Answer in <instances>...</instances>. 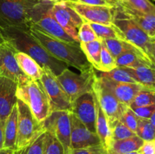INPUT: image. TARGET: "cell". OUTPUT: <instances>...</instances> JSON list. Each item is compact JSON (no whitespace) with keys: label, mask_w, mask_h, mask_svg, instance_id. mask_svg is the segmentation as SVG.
I'll list each match as a JSON object with an SVG mask.
<instances>
[{"label":"cell","mask_w":155,"mask_h":154,"mask_svg":"<svg viewBox=\"0 0 155 154\" xmlns=\"http://www.w3.org/2000/svg\"><path fill=\"white\" fill-rule=\"evenodd\" d=\"M138 152L142 154H155V139L144 141Z\"/></svg>","instance_id":"41"},{"label":"cell","mask_w":155,"mask_h":154,"mask_svg":"<svg viewBox=\"0 0 155 154\" xmlns=\"http://www.w3.org/2000/svg\"><path fill=\"white\" fill-rule=\"evenodd\" d=\"M131 109L139 118L149 119L152 116L153 113L155 111V104L145 106V107H134V108Z\"/></svg>","instance_id":"40"},{"label":"cell","mask_w":155,"mask_h":154,"mask_svg":"<svg viewBox=\"0 0 155 154\" xmlns=\"http://www.w3.org/2000/svg\"><path fill=\"white\" fill-rule=\"evenodd\" d=\"M15 58L22 72L32 80H39L42 77L43 68L30 56L23 51H18Z\"/></svg>","instance_id":"22"},{"label":"cell","mask_w":155,"mask_h":154,"mask_svg":"<svg viewBox=\"0 0 155 154\" xmlns=\"http://www.w3.org/2000/svg\"><path fill=\"white\" fill-rule=\"evenodd\" d=\"M136 134L144 141L155 139V129L149 119L139 118Z\"/></svg>","instance_id":"32"},{"label":"cell","mask_w":155,"mask_h":154,"mask_svg":"<svg viewBox=\"0 0 155 154\" xmlns=\"http://www.w3.org/2000/svg\"><path fill=\"white\" fill-rule=\"evenodd\" d=\"M104 1L107 2L108 4H110V5H112V6H114L117 3V0H104Z\"/></svg>","instance_id":"48"},{"label":"cell","mask_w":155,"mask_h":154,"mask_svg":"<svg viewBox=\"0 0 155 154\" xmlns=\"http://www.w3.org/2000/svg\"><path fill=\"white\" fill-rule=\"evenodd\" d=\"M96 107V119H95V133L98 136L101 145L107 149L111 142V130L110 124L95 98Z\"/></svg>","instance_id":"21"},{"label":"cell","mask_w":155,"mask_h":154,"mask_svg":"<svg viewBox=\"0 0 155 154\" xmlns=\"http://www.w3.org/2000/svg\"><path fill=\"white\" fill-rule=\"evenodd\" d=\"M4 39H5V38H4V36H2V34H0V43H1V42H2Z\"/></svg>","instance_id":"50"},{"label":"cell","mask_w":155,"mask_h":154,"mask_svg":"<svg viewBox=\"0 0 155 154\" xmlns=\"http://www.w3.org/2000/svg\"><path fill=\"white\" fill-rule=\"evenodd\" d=\"M98 74L117 83H138L124 67L117 66L111 71L107 72H99Z\"/></svg>","instance_id":"29"},{"label":"cell","mask_w":155,"mask_h":154,"mask_svg":"<svg viewBox=\"0 0 155 154\" xmlns=\"http://www.w3.org/2000/svg\"><path fill=\"white\" fill-rule=\"evenodd\" d=\"M96 75L103 85L114 94L118 101L127 107H130L137 94L141 90L147 88L139 83L115 82L101 76L99 74H97V72Z\"/></svg>","instance_id":"16"},{"label":"cell","mask_w":155,"mask_h":154,"mask_svg":"<svg viewBox=\"0 0 155 154\" xmlns=\"http://www.w3.org/2000/svg\"><path fill=\"white\" fill-rule=\"evenodd\" d=\"M51 2H52L53 3H55V2H58L62 1V0H50Z\"/></svg>","instance_id":"51"},{"label":"cell","mask_w":155,"mask_h":154,"mask_svg":"<svg viewBox=\"0 0 155 154\" xmlns=\"http://www.w3.org/2000/svg\"><path fill=\"white\" fill-rule=\"evenodd\" d=\"M143 143L144 140L138 137L137 135H135L129 138L124 139V140H112L107 149H110L117 154L137 152L140 149Z\"/></svg>","instance_id":"25"},{"label":"cell","mask_w":155,"mask_h":154,"mask_svg":"<svg viewBox=\"0 0 155 154\" xmlns=\"http://www.w3.org/2000/svg\"><path fill=\"white\" fill-rule=\"evenodd\" d=\"M0 34H2V33H1V31H0Z\"/></svg>","instance_id":"54"},{"label":"cell","mask_w":155,"mask_h":154,"mask_svg":"<svg viewBox=\"0 0 155 154\" xmlns=\"http://www.w3.org/2000/svg\"><path fill=\"white\" fill-rule=\"evenodd\" d=\"M154 1H155V0H154Z\"/></svg>","instance_id":"57"},{"label":"cell","mask_w":155,"mask_h":154,"mask_svg":"<svg viewBox=\"0 0 155 154\" xmlns=\"http://www.w3.org/2000/svg\"><path fill=\"white\" fill-rule=\"evenodd\" d=\"M43 154H64L61 143L48 131L45 134Z\"/></svg>","instance_id":"34"},{"label":"cell","mask_w":155,"mask_h":154,"mask_svg":"<svg viewBox=\"0 0 155 154\" xmlns=\"http://www.w3.org/2000/svg\"><path fill=\"white\" fill-rule=\"evenodd\" d=\"M4 146V124L0 119V149H3Z\"/></svg>","instance_id":"43"},{"label":"cell","mask_w":155,"mask_h":154,"mask_svg":"<svg viewBox=\"0 0 155 154\" xmlns=\"http://www.w3.org/2000/svg\"><path fill=\"white\" fill-rule=\"evenodd\" d=\"M149 120L151 121V124H152L153 126H154V129H155V111L154 112V113H153L152 116H151V118H150V119H149Z\"/></svg>","instance_id":"47"},{"label":"cell","mask_w":155,"mask_h":154,"mask_svg":"<svg viewBox=\"0 0 155 154\" xmlns=\"http://www.w3.org/2000/svg\"><path fill=\"white\" fill-rule=\"evenodd\" d=\"M51 8H50L46 11L44 12L34 24H36L40 30L45 32V33L56 39L68 42V43L80 44V42H76L69 35L67 34L66 32L60 26V24L56 21V20L51 14Z\"/></svg>","instance_id":"18"},{"label":"cell","mask_w":155,"mask_h":154,"mask_svg":"<svg viewBox=\"0 0 155 154\" xmlns=\"http://www.w3.org/2000/svg\"><path fill=\"white\" fill-rule=\"evenodd\" d=\"M107 154H117V153H115V152H113V151L110 150V149H107Z\"/></svg>","instance_id":"49"},{"label":"cell","mask_w":155,"mask_h":154,"mask_svg":"<svg viewBox=\"0 0 155 154\" xmlns=\"http://www.w3.org/2000/svg\"><path fill=\"white\" fill-rule=\"evenodd\" d=\"M106 47L115 59L126 51L138 48L127 41L121 39H108L103 40Z\"/></svg>","instance_id":"27"},{"label":"cell","mask_w":155,"mask_h":154,"mask_svg":"<svg viewBox=\"0 0 155 154\" xmlns=\"http://www.w3.org/2000/svg\"><path fill=\"white\" fill-rule=\"evenodd\" d=\"M152 104H155V89L145 88L137 94L130 107L134 108Z\"/></svg>","instance_id":"31"},{"label":"cell","mask_w":155,"mask_h":154,"mask_svg":"<svg viewBox=\"0 0 155 154\" xmlns=\"http://www.w3.org/2000/svg\"><path fill=\"white\" fill-rule=\"evenodd\" d=\"M28 147V146H27ZM27 147L24 148L22 149H18V150H15V154H27Z\"/></svg>","instance_id":"46"},{"label":"cell","mask_w":155,"mask_h":154,"mask_svg":"<svg viewBox=\"0 0 155 154\" xmlns=\"http://www.w3.org/2000/svg\"><path fill=\"white\" fill-rule=\"evenodd\" d=\"M66 1H74L78 2L83 3V4L87 5H106V6H112L110 4L105 2L104 0H66Z\"/></svg>","instance_id":"42"},{"label":"cell","mask_w":155,"mask_h":154,"mask_svg":"<svg viewBox=\"0 0 155 154\" xmlns=\"http://www.w3.org/2000/svg\"><path fill=\"white\" fill-rule=\"evenodd\" d=\"M110 130H111L112 140H124V139H127L136 135V133L131 131L128 127L126 126L120 120L115 122L110 127Z\"/></svg>","instance_id":"35"},{"label":"cell","mask_w":155,"mask_h":154,"mask_svg":"<svg viewBox=\"0 0 155 154\" xmlns=\"http://www.w3.org/2000/svg\"><path fill=\"white\" fill-rule=\"evenodd\" d=\"M124 68L138 83L149 88L155 89V68L146 66Z\"/></svg>","instance_id":"24"},{"label":"cell","mask_w":155,"mask_h":154,"mask_svg":"<svg viewBox=\"0 0 155 154\" xmlns=\"http://www.w3.org/2000/svg\"><path fill=\"white\" fill-rule=\"evenodd\" d=\"M154 39H155V36H154Z\"/></svg>","instance_id":"56"},{"label":"cell","mask_w":155,"mask_h":154,"mask_svg":"<svg viewBox=\"0 0 155 154\" xmlns=\"http://www.w3.org/2000/svg\"><path fill=\"white\" fill-rule=\"evenodd\" d=\"M66 2L81 17L84 22L106 26L113 24L114 6L87 5L74 1Z\"/></svg>","instance_id":"13"},{"label":"cell","mask_w":155,"mask_h":154,"mask_svg":"<svg viewBox=\"0 0 155 154\" xmlns=\"http://www.w3.org/2000/svg\"><path fill=\"white\" fill-rule=\"evenodd\" d=\"M51 14L61 27L73 39L79 42L78 31L84 21L68 4L66 1L55 2L51 8Z\"/></svg>","instance_id":"12"},{"label":"cell","mask_w":155,"mask_h":154,"mask_svg":"<svg viewBox=\"0 0 155 154\" xmlns=\"http://www.w3.org/2000/svg\"><path fill=\"white\" fill-rule=\"evenodd\" d=\"M18 107V136L16 150L27 147L42 133L45 132L42 124L38 122L28 106L21 100H17Z\"/></svg>","instance_id":"6"},{"label":"cell","mask_w":155,"mask_h":154,"mask_svg":"<svg viewBox=\"0 0 155 154\" xmlns=\"http://www.w3.org/2000/svg\"><path fill=\"white\" fill-rule=\"evenodd\" d=\"M17 136H18V107L17 105H15L5 122L3 148L16 150Z\"/></svg>","instance_id":"23"},{"label":"cell","mask_w":155,"mask_h":154,"mask_svg":"<svg viewBox=\"0 0 155 154\" xmlns=\"http://www.w3.org/2000/svg\"><path fill=\"white\" fill-rule=\"evenodd\" d=\"M92 92L105 114L110 124V127H111L115 122L119 120L128 107L118 101L114 94L103 85L97 75H95V81L92 85Z\"/></svg>","instance_id":"9"},{"label":"cell","mask_w":155,"mask_h":154,"mask_svg":"<svg viewBox=\"0 0 155 154\" xmlns=\"http://www.w3.org/2000/svg\"><path fill=\"white\" fill-rule=\"evenodd\" d=\"M116 67H117L116 59L110 54L103 40H101V62H100L99 72H107L111 71L112 69H115Z\"/></svg>","instance_id":"33"},{"label":"cell","mask_w":155,"mask_h":154,"mask_svg":"<svg viewBox=\"0 0 155 154\" xmlns=\"http://www.w3.org/2000/svg\"><path fill=\"white\" fill-rule=\"evenodd\" d=\"M28 33L49 53L58 60L66 63L68 66L84 71L92 67L86 59L80 44L68 43L49 36L33 24Z\"/></svg>","instance_id":"2"},{"label":"cell","mask_w":155,"mask_h":154,"mask_svg":"<svg viewBox=\"0 0 155 154\" xmlns=\"http://www.w3.org/2000/svg\"><path fill=\"white\" fill-rule=\"evenodd\" d=\"M18 83L10 79L0 76V119L5 125L6 119L16 105Z\"/></svg>","instance_id":"17"},{"label":"cell","mask_w":155,"mask_h":154,"mask_svg":"<svg viewBox=\"0 0 155 154\" xmlns=\"http://www.w3.org/2000/svg\"><path fill=\"white\" fill-rule=\"evenodd\" d=\"M95 75V69L93 67L80 71L79 73L67 68L56 77L64 91L73 102L80 95L92 91Z\"/></svg>","instance_id":"7"},{"label":"cell","mask_w":155,"mask_h":154,"mask_svg":"<svg viewBox=\"0 0 155 154\" xmlns=\"http://www.w3.org/2000/svg\"><path fill=\"white\" fill-rule=\"evenodd\" d=\"M45 134L46 131L42 133L33 143L29 145L27 154H43Z\"/></svg>","instance_id":"38"},{"label":"cell","mask_w":155,"mask_h":154,"mask_svg":"<svg viewBox=\"0 0 155 154\" xmlns=\"http://www.w3.org/2000/svg\"><path fill=\"white\" fill-rule=\"evenodd\" d=\"M71 113L77 116L88 129L95 133L96 107L93 92L85 93L74 100L72 102Z\"/></svg>","instance_id":"14"},{"label":"cell","mask_w":155,"mask_h":154,"mask_svg":"<svg viewBox=\"0 0 155 154\" xmlns=\"http://www.w3.org/2000/svg\"><path fill=\"white\" fill-rule=\"evenodd\" d=\"M71 112L53 111L42 122L44 129L51 133L63 146L64 154H71Z\"/></svg>","instance_id":"8"},{"label":"cell","mask_w":155,"mask_h":154,"mask_svg":"<svg viewBox=\"0 0 155 154\" xmlns=\"http://www.w3.org/2000/svg\"><path fill=\"white\" fill-rule=\"evenodd\" d=\"M54 3L50 0H0V31L28 30Z\"/></svg>","instance_id":"1"},{"label":"cell","mask_w":155,"mask_h":154,"mask_svg":"<svg viewBox=\"0 0 155 154\" xmlns=\"http://www.w3.org/2000/svg\"><path fill=\"white\" fill-rule=\"evenodd\" d=\"M1 33L5 39L10 41L18 51L28 54L42 68L49 69L56 76L69 67L66 63L51 55L28 33V30L10 28L2 30Z\"/></svg>","instance_id":"3"},{"label":"cell","mask_w":155,"mask_h":154,"mask_svg":"<svg viewBox=\"0 0 155 154\" xmlns=\"http://www.w3.org/2000/svg\"><path fill=\"white\" fill-rule=\"evenodd\" d=\"M150 59L155 66V39H154L152 44H151V51H150Z\"/></svg>","instance_id":"44"},{"label":"cell","mask_w":155,"mask_h":154,"mask_svg":"<svg viewBox=\"0 0 155 154\" xmlns=\"http://www.w3.org/2000/svg\"><path fill=\"white\" fill-rule=\"evenodd\" d=\"M119 120L126 126L128 127L131 131L136 133L138 126V122H139V117L135 114L133 110L130 107H127Z\"/></svg>","instance_id":"37"},{"label":"cell","mask_w":155,"mask_h":154,"mask_svg":"<svg viewBox=\"0 0 155 154\" xmlns=\"http://www.w3.org/2000/svg\"><path fill=\"white\" fill-rule=\"evenodd\" d=\"M138 154H142V153H140V152H138Z\"/></svg>","instance_id":"53"},{"label":"cell","mask_w":155,"mask_h":154,"mask_svg":"<svg viewBox=\"0 0 155 154\" xmlns=\"http://www.w3.org/2000/svg\"><path fill=\"white\" fill-rule=\"evenodd\" d=\"M16 96L25 103L36 120L42 123L51 113L49 101L40 80L29 79L18 85Z\"/></svg>","instance_id":"4"},{"label":"cell","mask_w":155,"mask_h":154,"mask_svg":"<svg viewBox=\"0 0 155 154\" xmlns=\"http://www.w3.org/2000/svg\"><path fill=\"white\" fill-rule=\"evenodd\" d=\"M92 30L97 35L98 39L104 40L108 39H124L120 32L114 24L110 26L101 25V24L89 23Z\"/></svg>","instance_id":"28"},{"label":"cell","mask_w":155,"mask_h":154,"mask_svg":"<svg viewBox=\"0 0 155 154\" xmlns=\"http://www.w3.org/2000/svg\"><path fill=\"white\" fill-rule=\"evenodd\" d=\"M49 101L51 112L72 110V101L58 81L56 75L48 68H43L40 79Z\"/></svg>","instance_id":"10"},{"label":"cell","mask_w":155,"mask_h":154,"mask_svg":"<svg viewBox=\"0 0 155 154\" xmlns=\"http://www.w3.org/2000/svg\"><path fill=\"white\" fill-rule=\"evenodd\" d=\"M79 42L80 43H88L94 40L98 39V36L92 30L90 24L87 22H84L80 27L78 31Z\"/></svg>","instance_id":"36"},{"label":"cell","mask_w":155,"mask_h":154,"mask_svg":"<svg viewBox=\"0 0 155 154\" xmlns=\"http://www.w3.org/2000/svg\"><path fill=\"white\" fill-rule=\"evenodd\" d=\"M122 10L126 14L131 18L142 30L145 32L151 38L154 39L155 36V14H145L137 11L128 7L122 5L117 2Z\"/></svg>","instance_id":"20"},{"label":"cell","mask_w":155,"mask_h":154,"mask_svg":"<svg viewBox=\"0 0 155 154\" xmlns=\"http://www.w3.org/2000/svg\"><path fill=\"white\" fill-rule=\"evenodd\" d=\"M117 2H118V1H120V0H117Z\"/></svg>","instance_id":"55"},{"label":"cell","mask_w":155,"mask_h":154,"mask_svg":"<svg viewBox=\"0 0 155 154\" xmlns=\"http://www.w3.org/2000/svg\"><path fill=\"white\" fill-rule=\"evenodd\" d=\"M112 24L119 30L124 40L139 48L150 59V51L154 39L150 37L131 18H129L118 3L114 6Z\"/></svg>","instance_id":"5"},{"label":"cell","mask_w":155,"mask_h":154,"mask_svg":"<svg viewBox=\"0 0 155 154\" xmlns=\"http://www.w3.org/2000/svg\"><path fill=\"white\" fill-rule=\"evenodd\" d=\"M116 63L120 67L136 68L146 66L155 68L149 57L139 48L123 53L117 57Z\"/></svg>","instance_id":"19"},{"label":"cell","mask_w":155,"mask_h":154,"mask_svg":"<svg viewBox=\"0 0 155 154\" xmlns=\"http://www.w3.org/2000/svg\"><path fill=\"white\" fill-rule=\"evenodd\" d=\"M106 154H107V153H106Z\"/></svg>","instance_id":"58"},{"label":"cell","mask_w":155,"mask_h":154,"mask_svg":"<svg viewBox=\"0 0 155 154\" xmlns=\"http://www.w3.org/2000/svg\"><path fill=\"white\" fill-rule=\"evenodd\" d=\"M124 154H138V151L137 152H128V153H124Z\"/></svg>","instance_id":"52"},{"label":"cell","mask_w":155,"mask_h":154,"mask_svg":"<svg viewBox=\"0 0 155 154\" xmlns=\"http://www.w3.org/2000/svg\"><path fill=\"white\" fill-rule=\"evenodd\" d=\"M80 48L86 59L96 70L99 71L101 62V39H98L88 43H80Z\"/></svg>","instance_id":"26"},{"label":"cell","mask_w":155,"mask_h":154,"mask_svg":"<svg viewBox=\"0 0 155 154\" xmlns=\"http://www.w3.org/2000/svg\"><path fill=\"white\" fill-rule=\"evenodd\" d=\"M71 118V149H81L101 144L96 133L92 132L72 113Z\"/></svg>","instance_id":"15"},{"label":"cell","mask_w":155,"mask_h":154,"mask_svg":"<svg viewBox=\"0 0 155 154\" xmlns=\"http://www.w3.org/2000/svg\"><path fill=\"white\" fill-rule=\"evenodd\" d=\"M15 150L11 149H6V148H3V149H0V154H15Z\"/></svg>","instance_id":"45"},{"label":"cell","mask_w":155,"mask_h":154,"mask_svg":"<svg viewBox=\"0 0 155 154\" xmlns=\"http://www.w3.org/2000/svg\"><path fill=\"white\" fill-rule=\"evenodd\" d=\"M18 51L15 45L5 39L0 43V76L10 79L18 85L23 84L30 79L20 68L15 54Z\"/></svg>","instance_id":"11"},{"label":"cell","mask_w":155,"mask_h":154,"mask_svg":"<svg viewBox=\"0 0 155 154\" xmlns=\"http://www.w3.org/2000/svg\"><path fill=\"white\" fill-rule=\"evenodd\" d=\"M118 2L137 11L155 14V5L150 0H120Z\"/></svg>","instance_id":"30"},{"label":"cell","mask_w":155,"mask_h":154,"mask_svg":"<svg viewBox=\"0 0 155 154\" xmlns=\"http://www.w3.org/2000/svg\"><path fill=\"white\" fill-rule=\"evenodd\" d=\"M107 149L101 144L81 149H72L71 154H106Z\"/></svg>","instance_id":"39"}]
</instances>
